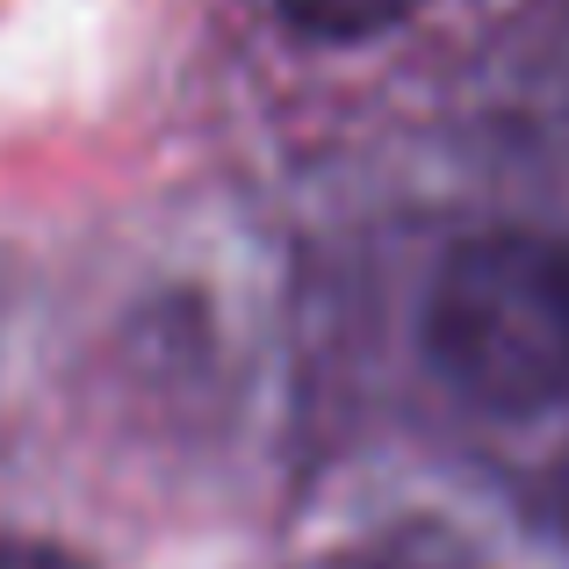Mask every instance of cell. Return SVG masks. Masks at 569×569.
I'll return each mask as SVG.
<instances>
[{
	"instance_id": "obj_3",
	"label": "cell",
	"mask_w": 569,
	"mask_h": 569,
	"mask_svg": "<svg viewBox=\"0 0 569 569\" xmlns=\"http://www.w3.org/2000/svg\"><path fill=\"white\" fill-rule=\"evenodd\" d=\"M0 569H94V562H80L72 548H58V541H22V533H0Z\"/></svg>"
},
{
	"instance_id": "obj_1",
	"label": "cell",
	"mask_w": 569,
	"mask_h": 569,
	"mask_svg": "<svg viewBox=\"0 0 569 569\" xmlns=\"http://www.w3.org/2000/svg\"><path fill=\"white\" fill-rule=\"evenodd\" d=\"M426 353L455 397L533 418L569 397V238L476 231L440 260L426 296Z\"/></svg>"
},
{
	"instance_id": "obj_2",
	"label": "cell",
	"mask_w": 569,
	"mask_h": 569,
	"mask_svg": "<svg viewBox=\"0 0 569 569\" xmlns=\"http://www.w3.org/2000/svg\"><path fill=\"white\" fill-rule=\"evenodd\" d=\"M296 37H318V43H361V37H382L397 29L418 0H267Z\"/></svg>"
}]
</instances>
